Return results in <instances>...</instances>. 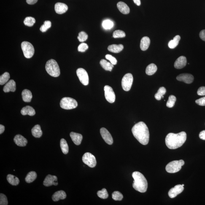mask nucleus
I'll return each mask as SVG.
<instances>
[{"label": "nucleus", "mask_w": 205, "mask_h": 205, "mask_svg": "<svg viewBox=\"0 0 205 205\" xmlns=\"http://www.w3.org/2000/svg\"><path fill=\"white\" fill-rule=\"evenodd\" d=\"M157 70V67L156 65L154 63H151L146 68V73L147 75H152L156 72Z\"/></svg>", "instance_id": "c85d7f7f"}, {"label": "nucleus", "mask_w": 205, "mask_h": 205, "mask_svg": "<svg viewBox=\"0 0 205 205\" xmlns=\"http://www.w3.org/2000/svg\"><path fill=\"white\" fill-rule=\"evenodd\" d=\"M60 106L62 108L69 110L75 108L78 106L77 101L74 98L66 97L61 100Z\"/></svg>", "instance_id": "39448f33"}, {"label": "nucleus", "mask_w": 205, "mask_h": 205, "mask_svg": "<svg viewBox=\"0 0 205 205\" xmlns=\"http://www.w3.org/2000/svg\"><path fill=\"white\" fill-rule=\"evenodd\" d=\"M133 136L142 145H146L148 143L149 140V132L148 128L144 122H140L133 127L131 130Z\"/></svg>", "instance_id": "f257e3e1"}, {"label": "nucleus", "mask_w": 205, "mask_h": 205, "mask_svg": "<svg viewBox=\"0 0 205 205\" xmlns=\"http://www.w3.org/2000/svg\"><path fill=\"white\" fill-rule=\"evenodd\" d=\"M37 177V174L36 172L31 171L27 175L25 178V181L28 183H31L34 181Z\"/></svg>", "instance_id": "2f4dec72"}, {"label": "nucleus", "mask_w": 205, "mask_h": 205, "mask_svg": "<svg viewBox=\"0 0 205 205\" xmlns=\"http://www.w3.org/2000/svg\"><path fill=\"white\" fill-rule=\"evenodd\" d=\"M58 184V178L55 176L49 174L47 176L44 182V185L46 187H48L52 185L57 186Z\"/></svg>", "instance_id": "ddd939ff"}, {"label": "nucleus", "mask_w": 205, "mask_h": 205, "mask_svg": "<svg viewBox=\"0 0 205 205\" xmlns=\"http://www.w3.org/2000/svg\"><path fill=\"white\" fill-rule=\"evenodd\" d=\"M187 58L184 56H181L175 62L174 66L176 69H180L185 67L187 64Z\"/></svg>", "instance_id": "dca6fc26"}, {"label": "nucleus", "mask_w": 205, "mask_h": 205, "mask_svg": "<svg viewBox=\"0 0 205 205\" xmlns=\"http://www.w3.org/2000/svg\"><path fill=\"white\" fill-rule=\"evenodd\" d=\"M100 133L105 142L109 145H112L113 140L109 131L105 128H101L100 130Z\"/></svg>", "instance_id": "f8f14e48"}, {"label": "nucleus", "mask_w": 205, "mask_h": 205, "mask_svg": "<svg viewBox=\"0 0 205 205\" xmlns=\"http://www.w3.org/2000/svg\"><path fill=\"white\" fill-rule=\"evenodd\" d=\"M150 39L147 36H144L141 40L140 48L141 50L145 51L147 50L150 45Z\"/></svg>", "instance_id": "b1692460"}, {"label": "nucleus", "mask_w": 205, "mask_h": 205, "mask_svg": "<svg viewBox=\"0 0 205 205\" xmlns=\"http://www.w3.org/2000/svg\"><path fill=\"white\" fill-rule=\"evenodd\" d=\"M22 96L23 101L25 102H31L32 98V93L31 91L26 89L22 91Z\"/></svg>", "instance_id": "a878e982"}, {"label": "nucleus", "mask_w": 205, "mask_h": 205, "mask_svg": "<svg viewBox=\"0 0 205 205\" xmlns=\"http://www.w3.org/2000/svg\"><path fill=\"white\" fill-rule=\"evenodd\" d=\"M182 186L184 187V184H182Z\"/></svg>", "instance_id": "6e6d98bb"}, {"label": "nucleus", "mask_w": 205, "mask_h": 205, "mask_svg": "<svg viewBox=\"0 0 205 205\" xmlns=\"http://www.w3.org/2000/svg\"><path fill=\"white\" fill-rule=\"evenodd\" d=\"M47 72L54 77H58L60 75V70L58 63L55 60L51 59L47 62L45 66Z\"/></svg>", "instance_id": "20e7f679"}, {"label": "nucleus", "mask_w": 205, "mask_h": 205, "mask_svg": "<svg viewBox=\"0 0 205 205\" xmlns=\"http://www.w3.org/2000/svg\"><path fill=\"white\" fill-rule=\"evenodd\" d=\"M38 0H26V2L28 4L33 5L37 2Z\"/></svg>", "instance_id": "603ef678"}, {"label": "nucleus", "mask_w": 205, "mask_h": 205, "mask_svg": "<svg viewBox=\"0 0 205 205\" xmlns=\"http://www.w3.org/2000/svg\"><path fill=\"white\" fill-rule=\"evenodd\" d=\"M125 35L124 32L121 30H116L113 34V37L114 38H123L125 37Z\"/></svg>", "instance_id": "79ce46f5"}, {"label": "nucleus", "mask_w": 205, "mask_h": 205, "mask_svg": "<svg viewBox=\"0 0 205 205\" xmlns=\"http://www.w3.org/2000/svg\"><path fill=\"white\" fill-rule=\"evenodd\" d=\"M132 177L134 179L133 188L141 193H145L147 191V181L143 175L139 172L135 171L132 173Z\"/></svg>", "instance_id": "7ed1b4c3"}, {"label": "nucleus", "mask_w": 205, "mask_h": 205, "mask_svg": "<svg viewBox=\"0 0 205 205\" xmlns=\"http://www.w3.org/2000/svg\"><path fill=\"white\" fill-rule=\"evenodd\" d=\"M105 97L108 102L112 103L115 102L116 95L112 87L106 85L104 87Z\"/></svg>", "instance_id": "9b49d317"}, {"label": "nucleus", "mask_w": 205, "mask_h": 205, "mask_svg": "<svg viewBox=\"0 0 205 205\" xmlns=\"http://www.w3.org/2000/svg\"><path fill=\"white\" fill-rule=\"evenodd\" d=\"M66 197V192L63 190L55 192L52 196V199L54 201L56 202L60 199H64Z\"/></svg>", "instance_id": "412c9836"}, {"label": "nucleus", "mask_w": 205, "mask_h": 205, "mask_svg": "<svg viewBox=\"0 0 205 205\" xmlns=\"http://www.w3.org/2000/svg\"><path fill=\"white\" fill-rule=\"evenodd\" d=\"M199 36L201 39L205 42V30H203L200 32Z\"/></svg>", "instance_id": "8fccbe9b"}, {"label": "nucleus", "mask_w": 205, "mask_h": 205, "mask_svg": "<svg viewBox=\"0 0 205 205\" xmlns=\"http://www.w3.org/2000/svg\"><path fill=\"white\" fill-rule=\"evenodd\" d=\"M197 93L198 95L200 96H204L205 95V87L202 86L199 88Z\"/></svg>", "instance_id": "09e8293b"}, {"label": "nucleus", "mask_w": 205, "mask_h": 205, "mask_svg": "<svg viewBox=\"0 0 205 205\" xmlns=\"http://www.w3.org/2000/svg\"><path fill=\"white\" fill-rule=\"evenodd\" d=\"M166 89L162 87H160L157 93L155 95V98L157 101H160L163 95L166 93Z\"/></svg>", "instance_id": "72a5a7b5"}, {"label": "nucleus", "mask_w": 205, "mask_h": 205, "mask_svg": "<svg viewBox=\"0 0 205 205\" xmlns=\"http://www.w3.org/2000/svg\"><path fill=\"white\" fill-rule=\"evenodd\" d=\"M134 2L138 6H140L141 3L140 0H133Z\"/></svg>", "instance_id": "5fc2aeb1"}, {"label": "nucleus", "mask_w": 205, "mask_h": 205, "mask_svg": "<svg viewBox=\"0 0 205 205\" xmlns=\"http://www.w3.org/2000/svg\"><path fill=\"white\" fill-rule=\"evenodd\" d=\"M195 102L199 105L201 106H205V97L200 98L199 99L196 100Z\"/></svg>", "instance_id": "de8ad7c7"}, {"label": "nucleus", "mask_w": 205, "mask_h": 205, "mask_svg": "<svg viewBox=\"0 0 205 205\" xmlns=\"http://www.w3.org/2000/svg\"><path fill=\"white\" fill-rule=\"evenodd\" d=\"M16 90V82L13 79L9 80L5 85L3 90L6 93H9V92H14Z\"/></svg>", "instance_id": "a211bd4d"}, {"label": "nucleus", "mask_w": 205, "mask_h": 205, "mask_svg": "<svg viewBox=\"0 0 205 205\" xmlns=\"http://www.w3.org/2000/svg\"><path fill=\"white\" fill-rule=\"evenodd\" d=\"M51 26V22L50 21H46L44 22V24L41 26L40 30L42 32H45L50 28Z\"/></svg>", "instance_id": "58836bf2"}, {"label": "nucleus", "mask_w": 205, "mask_h": 205, "mask_svg": "<svg viewBox=\"0 0 205 205\" xmlns=\"http://www.w3.org/2000/svg\"><path fill=\"white\" fill-rule=\"evenodd\" d=\"M105 58L110 62V63L112 64L115 65L117 64V60L115 58L112 56V55H106Z\"/></svg>", "instance_id": "49530a36"}, {"label": "nucleus", "mask_w": 205, "mask_h": 205, "mask_svg": "<svg viewBox=\"0 0 205 205\" xmlns=\"http://www.w3.org/2000/svg\"><path fill=\"white\" fill-rule=\"evenodd\" d=\"M60 146L63 153L65 154L68 153L69 148L67 142L64 139H62L60 141Z\"/></svg>", "instance_id": "473e14b6"}, {"label": "nucleus", "mask_w": 205, "mask_h": 205, "mask_svg": "<svg viewBox=\"0 0 205 205\" xmlns=\"http://www.w3.org/2000/svg\"><path fill=\"white\" fill-rule=\"evenodd\" d=\"M123 46L122 44H113L109 45L108 49L109 51L117 53L123 50Z\"/></svg>", "instance_id": "393cba45"}, {"label": "nucleus", "mask_w": 205, "mask_h": 205, "mask_svg": "<svg viewBox=\"0 0 205 205\" xmlns=\"http://www.w3.org/2000/svg\"><path fill=\"white\" fill-rule=\"evenodd\" d=\"M88 39V35L85 32L82 31L79 33V36H78V39L79 42H83Z\"/></svg>", "instance_id": "37998d69"}, {"label": "nucleus", "mask_w": 205, "mask_h": 205, "mask_svg": "<svg viewBox=\"0 0 205 205\" xmlns=\"http://www.w3.org/2000/svg\"><path fill=\"white\" fill-rule=\"evenodd\" d=\"M114 26V23L110 20H105L103 22L102 26L105 29H110Z\"/></svg>", "instance_id": "e433bc0d"}, {"label": "nucleus", "mask_w": 205, "mask_h": 205, "mask_svg": "<svg viewBox=\"0 0 205 205\" xmlns=\"http://www.w3.org/2000/svg\"><path fill=\"white\" fill-rule=\"evenodd\" d=\"M184 190V187L182 186V185H176L170 190L169 192H168V195H169L170 198H174L177 195L182 193Z\"/></svg>", "instance_id": "4468645a"}, {"label": "nucleus", "mask_w": 205, "mask_h": 205, "mask_svg": "<svg viewBox=\"0 0 205 205\" xmlns=\"http://www.w3.org/2000/svg\"><path fill=\"white\" fill-rule=\"evenodd\" d=\"M10 78V75L8 72H6L0 77V85H3L7 83Z\"/></svg>", "instance_id": "f704fd0d"}, {"label": "nucleus", "mask_w": 205, "mask_h": 205, "mask_svg": "<svg viewBox=\"0 0 205 205\" xmlns=\"http://www.w3.org/2000/svg\"><path fill=\"white\" fill-rule=\"evenodd\" d=\"M176 79L178 81L184 82L185 83L191 84L193 82L194 77L191 74H183L177 76Z\"/></svg>", "instance_id": "2eb2a0df"}, {"label": "nucleus", "mask_w": 205, "mask_h": 205, "mask_svg": "<svg viewBox=\"0 0 205 205\" xmlns=\"http://www.w3.org/2000/svg\"><path fill=\"white\" fill-rule=\"evenodd\" d=\"M55 10L57 13L63 14L65 13L68 9V7L64 3L58 2L55 5Z\"/></svg>", "instance_id": "6ab92c4d"}, {"label": "nucleus", "mask_w": 205, "mask_h": 205, "mask_svg": "<svg viewBox=\"0 0 205 205\" xmlns=\"http://www.w3.org/2000/svg\"><path fill=\"white\" fill-rule=\"evenodd\" d=\"M36 23V20L32 17H27L24 21V23L26 26L32 27Z\"/></svg>", "instance_id": "c9c22d12"}, {"label": "nucleus", "mask_w": 205, "mask_h": 205, "mask_svg": "<svg viewBox=\"0 0 205 205\" xmlns=\"http://www.w3.org/2000/svg\"><path fill=\"white\" fill-rule=\"evenodd\" d=\"M97 194L99 198L103 199H107L109 196L107 191L105 188H103L101 190L98 191Z\"/></svg>", "instance_id": "ea45409f"}, {"label": "nucleus", "mask_w": 205, "mask_h": 205, "mask_svg": "<svg viewBox=\"0 0 205 205\" xmlns=\"http://www.w3.org/2000/svg\"><path fill=\"white\" fill-rule=\"evenodd\" d=\"M100 64L103 69L106 71H111L114 67V65L105 59H101L100 61Z\"/></svg>", "instance_id": "cd10ccee"}, {"label": "nucleus", "mask_w": 205, "mask_h": 205, "mask_svg": "<svg viewBox=\"0 0 205 205\" xmlns=\"http://www.w3.org/2000/svg\"><path fill=\"white\" fill-rule=\"evenodd\" d=\"M21 47L25 58L29 59L32 57L34 54V47L31 43L25 41L22 43Z\"/></svg>", "instance_id": "0eeeda50"}, {"label": "nucleus", "mask_w": 205, "mask_h": 205, "mask_svg": "<svg viewBox=\"0 0 205 205\" xmlns=\"http://www.w3.org/2000/svg\"><path fill=\"white\" fill-rule=\"evenodd\" d=\"M180 40V36L177 35L174 38L173 40L170 41L168 43V47L171 49H174L178 45L179 41Z\"/></svg>", "instance_id": "7c9ffc66"}, {"label": "nucleus", "mask_w": 205, "mask_h": 205, "mask_svg": "<svg viewBox=\"0 0 205 205\" xmlns=\"http://www.w3.org/2000/svg\"><path fill=\"white\" fill-rule=\"evenodd\" d=\"M117 8L122 13L126 15L130 12V9L128 6L123 2H120L117 4Z\"/></svg>", "instance_id": "4be33fe9"}, {"label": "nucleus", "mask_w": 205, "mask_h": 205, "mask_svg": "<svg viewBox=\"0 0 205 205\" xmlns=\"http://www.w3.org/2000/svg\"><path fill=\"white\" fill-rule=\"evenodd\" d=\"M13 140L15 143L20 147H25L28 143V140L26 138L20 135H16Z\"/></svg>", "instance_id": "f3484780"}, {"label": "nucleus", "mask_w": 205, "mask_h": 205, "mask_svg": "<svg viewBox=\"0 0 205 205\" xmlns=\"http://www.w3.org/2000/svg\"><path fill=\"white\" fill-rule=\"evenodd\" d=\"M8 204V202L7 196L3 194H0V205H7Z\"/></svg>", "instance_id": "c03bdc74"}, {"label": "nucleus", "mask_w": 205, "mask_h": 205, "mask_svg": "<svg viewBox=\"0 0 205 205\" xmlns=\"http://www.w3.org/2000/svg\"><path fill=\"white\" fill-rule=\"evenodd\" d=\"M185 164L183 160H175L171 162L166 165V170L167 172L174 173L178 172Z\"/></svg>", "instance_id": "423d86ee"}, {"label": "nucleus", "mask_w": 205, "mask_h": 205, "mask_svg": "<svg viewBox=\"0 0 205 205\" xmlns=\"http://www.w3.org/2000/svg\"><path fill=\"white\" fill-rule=\"evenodd\" d=\"M7 178L8 182L12 185H17L20 183V180L18 178L13 175H8Z\"/></svg>", "instance_id": "c756f323"}, {"label": "nucleus", "mask_w": 205, "mask_h": 205, "mask_svg": "<svg viewBox=\"0 0 205 205\" xmlns=\"http://www.w3.org/2000/svg\"><path fill=\"white\" fill-rule=\"evenodd\" d=\"M21 112L22 115L25 116L28 115L30 116H33L36 114V111L31 106H27L22 109Z\"/></svg>", "instance_id": "5701e85b"}, {"label": "nucleus", "mask_w": 205, "mask_h": 205, "mask_svg": "<svg viewBox=\"0 0 205 205\" xmlns=\"http://www.w3.org/2000/svg\"><path fill=\"white\" fill-rule=\"evenodd\" d=\"M88 46L85 43H82L79 44L78 47V51L81 52H84L86 51L88 49Z\"/></svg>", "instance_id": "a18cd8bd"}, {"label": "nucleus", "mask_w": 205, "mask_h": 205, "mask_svg": "<svg viewBox=\"0 0 205 205\" xmlns=\"http://www.w3.org/2000/svg\"><path fill=\"white\" fill-rule=\"evenodd\" d=\"M5 129V128L4 125L1 124L0 125V134H2L4 132Z\"/></svg>", "instance_id": "864d4df0"}, {"label": "nucleus", "mask_w": 205, "mask_h": 205, "mask_svg": "<svg viewBox=\"0 0 205 205\" xmlns=\"http://www.w3.org/2000/svg\"><path fill=\"white\" fill-rule=\"evenodd\" d=\"M199 137L200 139L205 140V130H203L200 133Z\"/></svg>", "instance_id": "3c124183"}, {"label": "nucleus", "mask_w": 205, "mask_h": 205, "mask_svg": "<svg viewBox=\"0 0 205 205\" xmlns=\"http://www.w3.org/2000/svg\"><path fill=\"white\" fill-rule=\"evenodd\" d=\"M187 139V134L184 131L175 134L169 133L166 136L165 143L168 148L175 149L181 147Z\"/></svg>", "instance_id": "f03ea898"}, {"label": "nucleus", "mask_w": 205, "mask_h": 205, "mask_svg": "<svg viewBox=\"0 0 205 205\" xmlns=\"http://www.w3.org/2000/svg\"><path fill=\"white\" fill-rule=\"evenodd\" d=\"M83 163L90 168H94L96 166L97 161L94 155L89 152L84 154L82 157Z\"/></svg>", "instance_id": "1a4fd4ad"}, {"label": "nucleus", "mask_w": 205, "mask_h": 205, "mask_svg": "<svg viewBox=\"0 0 205 205\" xmlns=\"http://www.w3.org/2000/svg\"><path fill=\"white\" fill-rule=\"evenodd\" d=\"M112 198L115 201H120L123 199V196L120 192L115 191L112 193Z\"/></svg>", "instance_id": "a19ab883"}, {"label": "nucleus", "mask_w": 205, "mask_h": 205, "mask_svg": "<svg viewBox=\"0 0 205 205\" xmlns=\"http://www.w3.org/2000/svg\"><path fill=\"white\" fill-rule=\"evenodd\" d=\"M31 131L32 135L35 138H40L42 135V131L40 125H35L32 129Z\"/></svg>", "instance_id": "bb28decb"}, {"label": "nucleus", "mask_w": 205, "mask_h": 205, "mask_svg": "<svg viewBox=\"0 0 205 205\" xmlns=\"http://www.w3.org/2000/svg\"><path fill=\"white\" fill-rule=\"evenodd\" d=\"M176 101V98L174 95H171L169 97L167 102L166 103L167 107L171 108L174 106Z\"/></svg>", "instance_id": "4c0bfd02"}, {"label": "nucleus", "mask_w": 205, "mask_h": 205, "mask_svg": "<svg viewBox=\"0 0 205 205\" xmlns=\"http://www.w3.org/2000/svg\"><path fill=\"white\" fill-rule=\"evenodd\" d=\"M77 74L80 82L85 85H88L89 78L88 74L85 70L82 68H79L77 70Z\"/></svg>", "instance_id": "9d476101"}, {"label": "nucleus", "mask_w": 205, "mask_h": 205, "mask_svg": "<svg viewBox=\"0 0 205 205\" xmlns=\"http://www.w3.org/2000/svg\"><path fill=\"white\" fill-rule=\"evenodd\" d=\"M133 78L132 74L130 73L125 74L122 80V89L125 91H128L132 85Z\"/></svg>", "instance_id": "6e6552de"}, {"label": "nucleus", "mask_w": 205, "mask_h": 205, "mask_svg": "<svg viewBox=\"0 0 205 205\" xmlns=\"http://www.w3.org/2000/svg\"><path fill=\"white\" fill-rule=\"evenodd\" d=\"M70 136L74 144L76 145H80L82 142V138H83L82 135L71 132L70 133Z\"/></svg>", "instance_id": "aec40b11"}]
</instances>
